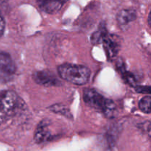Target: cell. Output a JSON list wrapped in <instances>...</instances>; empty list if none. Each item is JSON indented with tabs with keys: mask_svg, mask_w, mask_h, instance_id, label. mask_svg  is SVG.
I'll use <instances>...</instances> for the list:
<instances>
[{
	"mask_svg": "<svg viewBox=\"0 0 151 151\" xmlns=\"http://www.w3.org/2000/svg\"><path fill=\"white\" fill-rule=\"evenodd\" d=\"M83 100L88 106L101 111L106 117H114L116 114L114 103L111 100L106 99L94 89H84Z\"/></svg>",
	"mask_w": 151,
	"mask_h": 151,
	"instance_id": "cell-1",
	"label": "cell"
},
{
	"mask_svg": "<svg viewBox=\"0 0 151 151\" xmlns=\"http://www.w3.org/2000/svg\"><path fill=\"white\" fill-rule=\"evenodd\" d=\"M58 71L63 80L78 86L87 83L91 74L86 66L70 63L60 65L58 68Z\"/></svg>",
	"mask_w": 151,
	"mask_h": 151,
	"instance_id": "cell-2",
	"label": "cell"
},
{
	"mask_svg": "<svg viewBox=\"0 0 151 151\" xmlns=\"http://www.w3.org/2000/svg\"><path fill=\"white\" fill-rule=\"evenodd\" d=\"M20 100L13 91L0 92V125L15 114L19 109Z\"/></svg>",
	"mask_w": 151,
	"mask_h": 151,
	"instance_id": "cell-3",
	"label": "cell"
},
{
	"mask_svg": "<svg viewBox=\"0 0 151 151\" xmlns=\"http://www.w3.org/2000/svg\"><path fill=\"white\" fill-rule=\"evenodd\" d=\"M14 63L7 53L0 52V82L6 83L12 79L15 74Z\"/></svg>",
	"mask_w": 151,
	"mask_h": 151,
	"instance_id": "cell-4",
	"label": "cell"
},
{
	"mask_svg": "<svg viewBox=\"0 0 151 151\" xmlns=\"http://www.w3.org/2000/svg\"><path fill=\"white\" fill-rule=\"evenodd\" d=\"M103 43L108 56L110 58H113L117 55L120 48L119 39L117 36L113 35H106L103 38Z\"/></svg>",
	"mask_w": 151,
	"mask_h": 151,
	"instance_id": "cell-5",
	"label": "cell"
},
{
	"mask_svg": "<svg viewBox=\"0 0 151 151\" xmlns=\"http://www.w3.org/2000/svg\"><path fill=\"white\" fill-rule=\"evenodd\" d=\"M38 7L47 13L52 14L61 9L68 0H36Z\"/></svg>",
	"mask_w": 151,
	"mask_h": 151,
	"instance_id": "cell-6",
	"label": "cell"
},
{
	"mask_svg": "<svg viewBox=\"0 0 151 151\" xmlns=\"http://www.w3.org/2000/svg\"><path fill=\"white\" fill-rule=\"evenodd\" d=\"M33 79L37 83L44 86H55L58 83V79L52 73L47 71H40L33 75Z\"/></svg>",
	"mask_w": 151,
	"mask_h": 151,
	"instance_id": "cell-7",
	"label": "cell"
},
{
	"mask_svg": "<svg viewBox=\"0 0 151 151\" xmlns=\"http://www.w3.org/2000/svg\"><path fill=\"white\" fill-rule=\"evenodd\" d=\"M137 19V13L133 9L122 10L118 13L117 21L119 24L127 25Z\"/></svg>",
	"mask_w": 151,
	"mask_h": 151,
	"instance_id": "cell-8",
	"label": "cell"
},
{
	"mask_svg": "<svg viewBox=\"0 0 151 151\" xmlns=\"http://www.w3.org/2000/svg\"><path fill=\"white\" fill-rule=\"evenodd\" d=\"M50 137V133L49 132L47 123L41 122L38 125L35 134V140L37 143H42L47 141Z\"/></svg>",
	"mask_w": 151,
	"mask_h": 151,
	"instance_id": "cell-9",
	"label": "cell"
},
{
	"mask_svg": "<svg viewBox=\"0 0 151 151\" xmlns=\"http://www.w3.org/2000/svg\"><path fill=\"white\" fill-rule=\"evenodd\" d=\"M107 35V31H106L105 27H101L97 31H96L91 36V42L94 44H102L103 38Z\"/></svg>",
	"mask_w": 151,
	"mask_h": 151,
	"instance_id": "cell-10",
	"label": "cell"
},
{
	"mask_svg": "<svg viewBox=\"0 0 151 151\" xmlns=\"http://www.w3.org/2000/svg\"><path fill=\"white\" fill-rule=\"evenodd\" d=\"M150 104H151V98L150 96H147L142 99L139 103V107L140 110L144 113L150 114Z\"/></svg>",
	"mask_w": 151,
	"mask_h": 151,
	"instance_id": "cell-11",
	"label": "cell"
},
{
	"mask_svg": "<svg viewBox=\"0 0 151 151\" xmlns=\"http://www.w3.org/2000/svg\"><path fill=\"white\" fill-rule=\"evenodd\" d=\"M139 93H146V94H150V86H138L136 88Z\"/></svg>",
	"mask_w": 151,
	"mask_h": 151,
	"instance_id": "cell-12",
	"label": "cell"
},
{
	"mask_svg": "<svg viewBox=\"0 0 151 151\" xmlns=\"http://www.w3.org/2000/svg\"><path fill=\"white\" fill-rule=\"evenodd\" d=\"M4 27H5V22H4V18L0 12V37L2 35L3 32H4Z\"/></svg>",
	"mask_w": 151,
	"mask_h": 151,
	"instance_id": "cell-13",
	"label": "cell"
},
{
	"mask_svg": "<svg viewBox=\"0 0 151 151\" xmlns=\"http://www.w3.org/2000/svg\"><path fill=\"white\" fill-rule=\"evenodd\" d=\"M7 1V0H0V4L5 2V1Z\"/></svg>",
	"mask_w": 151,
	"mask_h": 151,
	"instance_id": "cell-14",
	"label": "cell"
}]
</instances>
